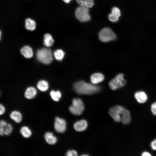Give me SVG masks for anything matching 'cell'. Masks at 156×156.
<instances>
[{"label":"cell","mask_w":156,"mask_h":156,"mask_svg":"<svg viewBox=\"0 0 156 156\" xmlns=\"http://www.w3.org/2000/svg\"><path fill=\"white\" fill-rule=\"evenodd\" d=\"M150 146L153 150H156V139L151 142Z\"/></svg>","instance_id":"cell-28"},{"label":"cell","mask_w":156,"mask_h":156,"mask_svg":"<svg viewBox=\"0 0 156 156\" xmlns=\"http://www.w3.org/2000/svg\"><path fill=\"white\" fill-rule=\"evenodd\" d=\"M10 118L16 122L19 123L21 122L22 120V115L19 111L14 110L12 111L10 114Z\"/></svg>","instance_id":"cell-16"},{"label":"cell","mask_w":156,"mask_h":156,"mask_svg":"<svg viewBox=\"0 0 156 156\" xmlns=\"http://www.w3.org/2000/svg\"><path fill=\"white\" fill-rule=\"evenodd\" d=\"M43 44L47 47L51 46L54 42L52 36L49 34H46L44 36Z\"/></svg>","instance_id":"cell-18"},{"label":"cell","mask_w":156,"mask_h":156,"mask_svg":"<svg viewBox=\"0 0 156 156\" xmlns=\"http://www.w3.org/2000/svg\"><path fill=\"white\" fill-rule=\"evenodd\" d=\"M74 128L77 131L80 132L85 130L88 127L87 121L82 119L76 122L74 124Z\"/></svg>","instance_id":"cell-10"},{"label":"cell","mask_w":156,"mask_h":156,"mask_svg":"<svg viewBox=\"0 0 156 156\" xmlns=\"http://www.w3.org/2000/svg\"><path fill=\"white\" fill-rule=\"evenodd\" d=\"M75 16L79 21L81 22L88 21L90 19L88 8L84 6H80L76 9Z\"/></svg>","instance_id":"cell-7"},{"label":"cell","mask_w":156,"mask_h":156,"mask_svg":"<svg viewBox=\"0 0 156 156\" xmlns=\"http://www.w3.org/2000/svg\"><path fill=\"white\" fill-rule=\"evenodd\" d=\"M109 113L116 122H121L125 125H127L130 122V112L121 106L117 105L112 107L109 109Z\"/></svg>","instance_id":"cell-1"},{"label":"cell","mask_w":156,"mask_h":156,"mask_svg":"<svg viewBox=\"0 0 156 156\" xmlns=\"http://www.w3.org/2000/svg\"><path fill=\"white\" fill-rule=\"evenodd\" d=\"M22 135L25 138H28L31 135V132L29 128L27 126L22 127L20 130Z\"/></svg>","instance_id":"cell-20"},{"label":"cell","mask_w":156,"mask_h":156,"mask_svg":"<svg viewBox=\"0 0 156 156\" xmlns=\"http://www.w3.org/2000/svg\"><path fill=\"white\" fill-rule=\"evenodd\" d=\"M76 1L80 6L88 8H92L94 5L93 0H76Z\"/></svg>","instance_id":"cell-19"},{"label":"cell","mask_w":156,"mask_h":156,"mask_svg":"<svg viewBox=\"0 0 156 156\" xmlns=\"http://www.w3.org/2000/svg\"><path fill=\"white\" fill-rule=\"evenodd\" d=\"M73 89L79 94L90 95L97 93L101 90V88L94 84L80 81L74 83Z\"/></svg>","instance_id":"cell-2"},{"label":"cell","mask_w":156,"mask_h":156,"mask_svg":"<svg viewBox=\"0 0 156 156\" xmlns=\"http://www.w3.org/2000/svg\"><path fill=\"white\" fill-rule=\"evenodd\" d=\"M37 87L38 88L42 91H45L47 90L49 88L48 82L44 80H40L38 83Z\"/></svg>","instance_id":"cell-21"},{"label":"cell","mask_w":156,"mask_h":156,"mask_svg":"<svg viewBox=\"0 0 156 156\" xmlns=\"http://www.w3.org/2000/svg\"><path fill=\"white\" fill-rule=\"evenodd\" d=\"M25 27L26 29L30 31L34 30L36 28L35 22L30 18H28L25 20Z\"/></svg>","instance_id":"cell-17"},{"label":"cell","mask_w":156,"mask_h":156,"mask_svg":"<svg viewBox=\"0 0 156 156\" xmlns=\"http://www.w3.org/2000/svg\"><path fill=\"white\" fill-rule=\"evenodd\" d=\"M99 40L103 42H107L115 40L116 36L110 29L105 28L102 29L99 34Z\"/></svg>","instance_id":"cell-6"},{"label":"cell","mask_w":156,"mask_h":156,"mask_svg":"<svg viewBox=\"0 0 156 156\" xmlns=\"http://www.w3.org/2000/svg\"><path fill=\"white\" fill-rule=\"evenodd\" d=\"M36 57L39 61L45 64H50L53 60L52 51L48 48L38 50L36 52Z\"/></svg>","instance_id":"cell-3"},{"label":"cell","mask_w":156,"mask_h":156,"mask_svg":"<svg viewBox=\"0 0 156 156\" xmlns=\"http://www.w3.org/2000/svg\"><path fill=\"white\" fill-rule=\"evenodd\" d=\"M135 97L137 101L140 103H145L147 99V96L143 91H139L135 93Z\"/></svg>","instance_id":"cell-14"},{"label":"cell","mask_w":156,"mask_h":156,"mask_svg":"<svg viewBox=\"0 0 156 156\" xmlns=\"http://www.w3.org/2000/svg\"><path fill=\"white\" fill-rule=\"evenodd\" d=\"M54 126L55 131L57 133H62L66 130V123L64 119L58 117H55Z\"/></svg>","instance_id":"cell-8"},{"label":"cell","mask_w":156,"mask_h":156,"mask_svg":"<svg viewBox=\"0 0 156 156\" xmlns=\"http://www.w3.org/2000/svg\"><path fill=\"white\" fill-rule=\"evenodd\" d=\"M142 156H151V155L147 152H143L142 155Z\"/></svg>","instance_id":"cell-30"},{"label":"cell","mask_w":156,"mask_h":156,"mask_svg":"<svg viewBox=\"0 0 156 156\" xmlns=\"http://www.w3.org/2000/svg\"><path fill=\"white\" fill-rule=\"evenodd\" d=\"M84 109L83 103L80 99L74 98L72 101V104L69 107V110L72 114L79 116L83 113Z\"/></svg>","instance_id":"cell-4"},{"label":"cell","mask_w":156,"mask_h":156,"mask_svg":"<svg viewBox=\"0 0 156 156\" xmlns=\"http://www.w3.org/2000/svg\"><path fill=\"white\" fill-rule=\"evenodd\" d=\"M62 0L66 3H69L70 2L71 0Z\"/></svg>","instance_id":"cell-31"},{"label":"cell","mask_w":156,"mask_h":156,"mask_svg":"<svg viewBox=\"0 0 156 156\" xmlns=\"http://www.w3.org/2000/svg\"><path fill=\"white\" fill-rule=\"evenodd\" d=\"M124 77L123 74H119L112 79L109 82L110 88L113 90H115L124 86L127 82Z\"/></svg>","instance_id":"cell-5"},{"label":"cell","mask_w":156,"mask_h":156,"mask_svg":"<svg viewBox=\"0 0 156 156\" xmlns=\"http://www.w3.org/2000/svg\"><path fill=\"white\" fill-rule=\"evenodd\" d=\"M5 109L4 106L1 104H0V115L3 114L5 112Z\"/></svg>","instance_id":"cell-29"},{"label":"cell","mask_w":156,"mask_h":156,"mask_svg":"<svg viewBox=\"0 0 156 156\" xmlns=\"http://www.w3.org/2000/svg\"><path fill=\"white\" fill-rule=\"evenodd\" d=\"M111 13L119 18L121 14L120 10L118 8L116 7H114L112 8Z\"/></svg>","instance_id":"cell-24"},{"label":"cell","mask_w":156,"mask_h":156,"mask_svg":"<svg viewBox=\"0 0 156 156\" xmlns=\"http://www.w3.org/2000/svg\"><path fill=\"white\" fill-rule=\"evenodd\" d=\"M50 94L52 99L55 101H58L61 97V94L59 90L55 91L52 90L51 91Z\"/></svg>","instance_id":"cell-22"},{"label":"cell","mask_w":156,"mask_h":156,"mask_svg":"<svg viewBox=\"0 0 156 156\" xmlns=\"http://www.w3.org/2000/svg\"><path fill=\"white\" fill-rule=\"evenodd\" d=\"M64 52L61 49L55 50L54 52V55L56 60L59 61H61L63 59L64 55Z\"/></svg>","instance_id":"cell-23"},{"label":"cell","mask_w":156,"mask_h":156,"mask_svg":"<svg viewBox=\"0 0 156 156\" xmlns=\"http://www.w3.org/2000/svg\"><path fill=\"white\" fill-rule=\"evenodd\" d=\"M44 138L46 142L49 144H55L57 141L56 137L53 135V133L47 132L44 135Z\"/></svg>","instance_id":"cell-12"},{"label":"cell","mask_w":156,"mask_h":156,"mask_svg":"<svg viewBox=\"0 0 156 156\" xmlns=\"http://www.w3.org/2000/svg\"><path fill=\"white\" fill-rule=\"evenodd\" d=\"M108 17L110 21L113 22L118 21L119 19V17L113 15L111 13L109 15Z\"/></svg>","instance_id":"cell-25"},{"label":"cell","mask_w":156,"mask_h":156,"mask_svg":"<svg viewBox=\"0 0 156 156\" xmlns=\"http://www.w3.org/2000/svg\"><path fill=\"white\" fill-rule=\"evenodd\" d=\"M151 111L153 114L156 116V102L151 105Z\"/></svg>","instance_id":"cell-27"},{"label":"cell","mask_w":156,"mask_h":156,"mask_svg":"<svg viewBox=\"0 0 156 156\" xmlns=\"http://www.w3.org/2000/svg\"><path fill=\"white\" fill-rule=\"evenodd\" d=\"M104 79V75L100 73H96L91 76V81L92 84H96L102 81Z\"/></svg>","instance_id":"cell-11"},{"label":"cell","mask_w":156,"mask_h":156,"mask_svg":"<svg viewBox=\"0 0 156 156\" xmlns=\"http://www.w3.org/2000/svg\"><path fill=\"white\" fill-rule=\"evenodd\" d=\"M77 152L73 150L68 151L66 154V155L67 156H77Z\"/></svg>","instance_id":"cell-26"},{"label":"cell","mask_w":156,"mask_h":156,"mask_svg":"<svg viewBox=\"0 0 156 156\" xmlns=\"http://www.w3.org/2000/svg\"><path fill=\"white\" fill-rule=\"evenodd\" d=\"M37 94V91L35 88L33 87H29L26 90L25 96L26 98L31 99L34 98Z\"/></svg>","instance_id":"cell-15"},{"label":"cell","mask_w":156,"mask_h":156,"mask_svg":"<svg viewBox=\"0 0 156 156\" xmlns=\"http://www.w3.org/2000/svg\"><path fill=\"white\" fill-rule=\"evenodd\" d=\"M20 52L22 54L27 58H31L33 55L32 49L30 47L27 46L23 47L21 49Z\"/></svg>","instance_id":"cell-13"},{"label":"cell","mask_w":156,"mask_h":156,"mask_svg":"<svg viewBox=\"0 0 156 156\" xmlns=\"http://www.w3.org/2000/svg\"><path fill=\"white\" fill-rule=\"evenodd\" d=\"M12 130V127L10 124H8L3 120L0 121V135L3 136L4 134L9 135Z\"/></svg>","instance_id":"cell-9"}]
</instances>
